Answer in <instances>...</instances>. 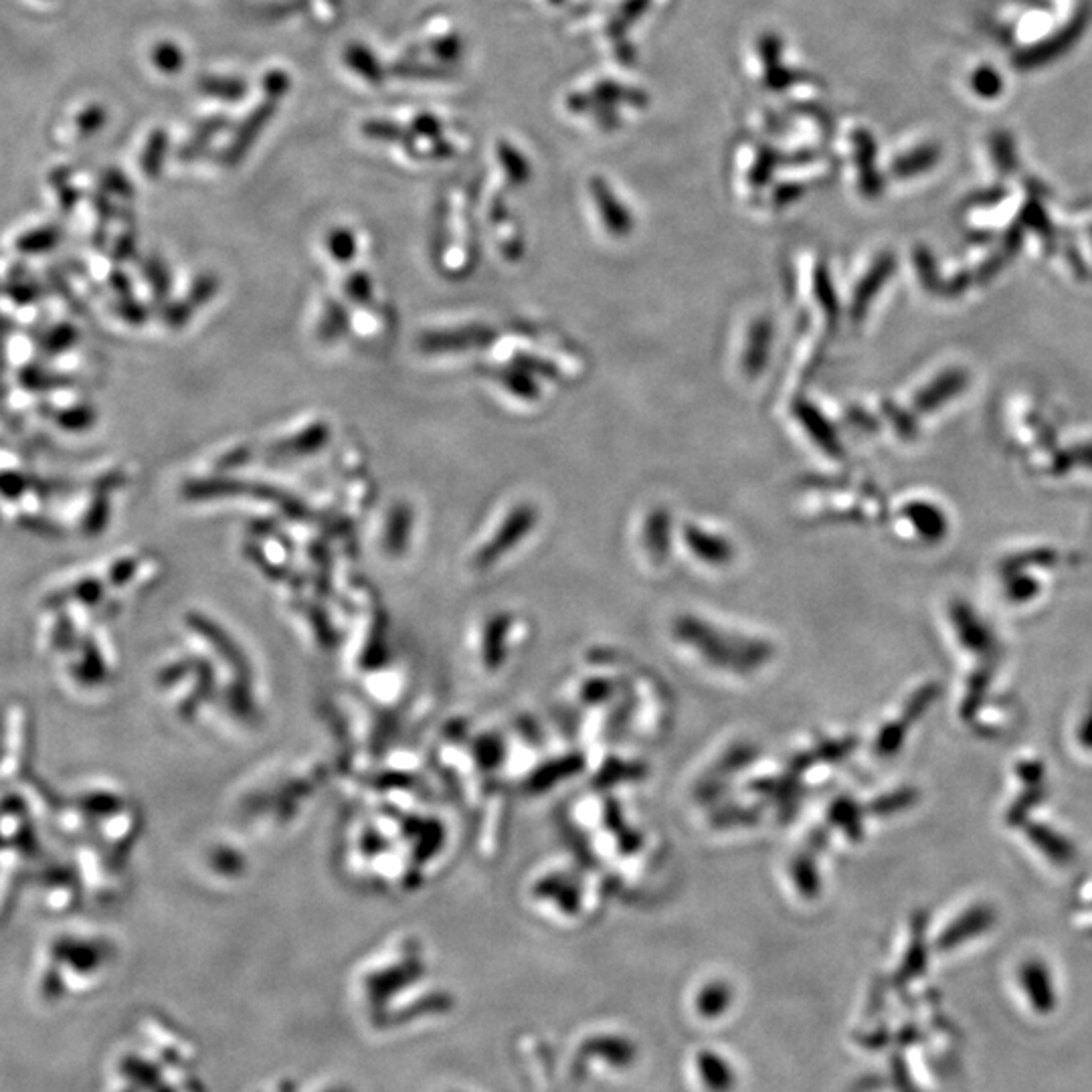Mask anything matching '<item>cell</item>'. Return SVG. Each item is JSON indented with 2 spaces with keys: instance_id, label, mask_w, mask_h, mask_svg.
<instances>
[{
  "instance_id": "3957f363",
  "label": "cell",
  "mask_w": 1092,
  "mask_h": 1092,
  "mask_svg": "<svg viewBox=\"0 0 1092 1092\" xmlns=\"http://www.w3.org/2000/svg\"><path fill=\"white\" fill-rule=\"evenodd\" d=\"M537 519H539V512L531 504H523L519 508H514L508 514L506 523L500 527L498 535L482 548V552L478 556V562L482 566H486V564L498 560L504 552H508L512 546L519 545L535 529Z\"/></svg>"
},
{
  "instance_id": "277c9868",
  "label": "cell",
  "mask_w": 1092,
  "mask_h": 1092,
  "mask_svg": "<svg viewBox=\"0 0 1092 1092\" xmlns=\"http://www.w3.org/2000/svg\"><path fill=\"white\" fill-rule=\"evenodd\" d=\"M793 413H795L797 421L803 425V429L807 431V435L811 437V441L824 453H828L830 458H840L842 456L840 437H838L834 425L826 419V415L820 409H815L809 401H797L795 407H793Z\"/></svg>"
},
{
  "instance_id": "52a82bcc",
  "label": "cell",
  "mask_w": 1092,
  "mask_h": 1092,
  "mask_svg": "<svg viewBox=\"0 0 1092 1092\" xmlns=\"http://www.w3.org/2000/svg\"><path fill=\"white\" fill-rule=\"evenodd\" d=\"M891 271H893V259H891L889 255L878 257V259L874 261V265H872L870 271L862 278V282L856 286V292H854V296H852L850 312H852V318H854V320H860V318L866 314L870 302L874 300V296L878 294V290L885 286V282L889 280Z\"/></svg>"
},
{
  "instance_id": "30bf717a",
  "label": "cell",
  "mask_w": 1092,
  "mask_h": 1092,
  "mask_svg": "<svg viewBox=\"0 0 1092 1092\" xmlns=\"http://www.w3.org/2000/svg\"><path fill=\"white\" fill-rule=\"evenodd\" d=\"M993 916H995L993 910L985 907V905H977V907L963 912L955 920V924L945 932V943L947 945H957V943L967 941L969 936H973L977 932L979 934L985 932L993 924Z\"/></svg>"
},
{
  "instance_id": "9a60e30c",
  "label": "cell",
  "mask_w": 1092,
  "mask_h": 1092,
  "mask_svg": "<svg viewBox=\"0 0 1092 1092\" xmlns=\"http://www.w3.org/2000/svg\"><path fill=\"white\" fill-rule=\"evenodd\" d=\"M991 150L997 167L1002 171H1014L1016 169V150L1014 140L1008 132H995L991 136Z\"/></svg>"
},
{
  "instance_id": "7a4b0ae2",
  "label": "cell",
  "mask_w": 1092,
  "mask_h": 1092,
  "mask_svg": "<svg viewBox=\"0 0 1092 1092\" xmlns=\"http://www.w3.org/2000/svg\"><path fill=\"white\" fill-rule=\"evenodd\" d=\"M1018 985L1034 1014L1048 1016L1058 1006L1054 977L1050 967L1040 959H1026L1018 967Z\"/></svg>"
},
{
  "instance_id": "8fae6325",
  "label": "cell",
  "mask_w": 1092,
  "mask_h": 1092,
  "mask_svg": "<svg viewBox=\"0 0 1092 1092\" xmlns=\"http://www.w3.org/2000/svg\"><path fill=\"white\" fill-rule=\"evenodd\" d=\"M1030 838H1032V844L1042 854H1046L1048 860H1052L1054 864L1065 866V864L1075 860L1073 858L1075 848L1069 844V840L1063 834H1058V832H1054L1050 828H1038V830H1030Z\"/></svg>"
},
{
  "instance_id": "7c38bea8",
  "label": "cell",
  "mask_w": 1092,
  "mask_h": 1092,
  "mask_svg": "<svg viewBox=\"0 0 1092 1092\" xmlns=\"http://www.w3.org/2000/svg\"><path fill=\"white\" fill-rule=\"evenodd\" d=\"M813 294H815V300L820 302L824 314L828 316V320L836 322L838 314H840L838 296H836L832 278H830V274H828V269L824 265H817L813 269Z\"/></svg>"
},
{
  "instance_id": "6da1fadb",
  "label": "cell",
  "mask_w": 1092,
  "mask_h": 1092,
  "mask_svg": "<svg viewBox=\"0 0 1092 1092\" xmlns=\"http://www.w3.org/2000/svg\"><path fill=\"white\" fill-rule=\"evenodd\" d=\"M1087 14L1081 12L1077 14L1067 26H1063L1060 31H1056L1054 35H1050L1048 39L1032 45V47H1024L1016 53L1014 61H1016V67L1018 69H1038V67H1044L1052 61H1056L1058 57H1063L1065 53L1071 51V47L1083 37L1085 28H1087Z\"/></svg>"
},
{
  "instance_id": "2e32d148",
  "label": "cell",
  "mask_w": 1092,
  "mask_h": 1092,
  "mask_svg": "<svg viewBox=\"0 0 1092 1092\" xmlns=\"http://www.w3.org/2000/svg\"><path fill=\"white\" fill-rule=\"evenodd\" d=\"M936 159H938V148H936V146H924V148H920V150H916V153L909 155L907 159H903V161L899 163L897 171H899L901 175L920 173V171L932 167V165L936 163Z\"/></svg>"
},
{
  "instance_id": "8992f818",
  "label": "cell",
  "mask_w": 1092,
  "mask_h": 1092,
  "mask_svg": "<svg viewBox=\"0 0 1092 1092\" xmlns=\"http://www.w3.org/2000/svg\"><path fill=\"white\" fill-rule=\"evenodd\" d=\"M682 539L692 550V554H696L701 560L709 564H727L728 560H732L734 556L732 545L725 537H717L696 525H686L682 529Z\"/></svg>"
},
{
  "instance_id": "5b68a950",
  "label": "cell",
  "mask_w": 1092,
  "mask_h": 1092,
  "mask_svg": "<svg viewBox=\"0 0 1092 1092\" xmlns=\"http://www.w3.org/2000/svg\"><path fill=\"white\" fill-rule=\"evenodd\" d=\"M773 347V324L769 318H756L746 335L742 351V372L746 378H759L769 363Z\"/></svg>"
},
{
  "instance_id": "9c48e42d",
  "label": "cell",
  "mask_w": 1092,
  "mask_h": 1092,
  "mask_svg": "<svg viewBox=\"0 0 1092 1092\" xmlns=\"http://www.w3.org/2000/svg\"><path fill=\"white\" fill-rule=\"evenodd\" d=\"M595 198H597V206H599V213L603 217L605 229L613 237L629 235L631 229H633V221H631L629 213L625 210V206H621L615 200V196L609 192V188H605L603 184H597L595 186Z\"/></svg>"
},
{
  "instance_id": "5bb4252c",
  "label": "cell",
  "mask_w": 1092,
  "mask_h": 1092,
  "mask_svg": "<svg viewBox=\"0 0 1092 1092\" xmlns=\"http://www.w3.org/2000/svg\"><path fill=\"white\" fill-rule=\"evenodd\" d=\"M502 382L508 386V390H512L514 395H519L523 399H537L539 397V386H537L535 378L531 376V372L525 370V368L506 370L502 374Z\"/></svg>"
},
{
  "instance_id": "ba28073f",
  "label": "cell",
  "mask_w": 1092,
  "mask_h": 1092,
  "mask_svg": "<svg viewBox=\"0 0 1092 1092\" xmlns=\"http://www.w3.org/2000/svg\"><path fill=\"white\" fill-rule=\"evenodd\" d=\"M672 519L666 508H654L644 527V545L654 562H662L670 550Z\"/></svg>"
},
{
  "instance_id": "4fadbf2b",
  "label": "cell",
  "mask_w": 1092,
  "mask_h": 1092,
  "mask_svg": "<svg viewBox=\"0 0 1092 1092\" xmlns=\"http://www.w3.org/2000/svg\"><path fill=\"white\" fill-rule=\"evenodd\" d=\"M971 87H973V92H975L977 96H981L983 100H993V98H997V96L1002 94V89H1004V79H1002V75H999L993 67L983 65V67L975 69V73H973V77H971Z\"/></svg>"
}]
</instances>
